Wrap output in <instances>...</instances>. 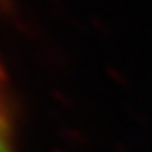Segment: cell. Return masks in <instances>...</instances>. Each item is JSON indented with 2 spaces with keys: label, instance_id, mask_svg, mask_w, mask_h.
I'll list each match as a JSON object with an SVG mask.
<instances>
[{
  "label": "cell",
  "instance_id": "cell-1",
  "mask_svg": "<svg viewBox=\"0 0 152 152\" xmlns=\"http://www.w3.org/2000/svg\"><path fill=\"white\" fill-rule=\"evenodd\" d=\"M0 152H6V146H4V138H2V130H0Z\"/></svg>",
  "mask_w": 152,
  "mask_h": 152
}]
</instances>
